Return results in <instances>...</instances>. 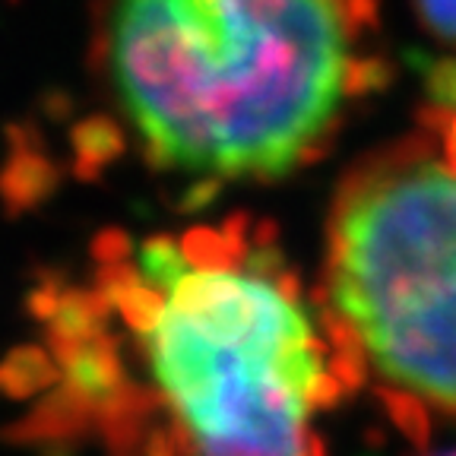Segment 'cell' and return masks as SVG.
<instances>
[{
    "instance_id": "6da1fadb",
    "label": "cell",
    "mask_w": 456,
    "mask_h": 456,
    "mask_svg": "<svg viewBox=\"0 0 456 456\" xmlns=\"http://www.w3.org/2000/svg\"><path fill=\"white\" fill-rule=\"evenodd\" d=\"M105 48L146 152L203 178L295 168L355 77L342 0H114Z\"/></svg>"
},
{
    "instance_id": "3957f363",
    "label": "cell",
    "mask_w": 456,
    "mask_h": 456,
    "mask_svg": "<svg viewBox=\"0 0 456 456\" xmlns=\"http://www.w3.org/2000/svg\"><path fill=\"white\" fill-rule=\"evenodd\" d=\"M336 317L384 384L456 412V168L399 152L358 171L330 219Z\"/></svg>"
},
{
    "instance_id": "8992f818",
    "label": "cell",
    "mask_w": 456,
    "mask_h": 456,
    "mask_svg": "<svg viewBox=\"0 0 456 456\" xmlns=\"http://www.w3.org/2000/svg\"><path fill=\"white\" fill-rule=\"evenodd\" d=\"M444 456H456V450H453V453H444Z\"/></svg>"
},
{
    "instance_id": "7a4b0ae2",
    "label": "cell",
    "mask_w": 456,
    "mask_h": 456,
    "mask_svg": "<svg viewBox=\"0 0 456 456\" xmlns=\"http://www.w3.org/2000/svg\"><path fill=\"white\" fill-rule=\"evenodd\" d=\"M140 339L191 456H323L330 349L270 273L152 241L136 273Z\"/></svg>"
},
{
    "instance_id": "5b68a950",
    "label": "cell",
    "mask_w": 456,
    "mask_h": 456,
    "mask_svg": "<svg viewBox=\"0 0 456 456\" xmlns=\"http://www.w3.org/2000/svg\"><path fill=\"white\" fill-rule=\"evenodd\" d=\"M415 10L437 38L456 45V0H415Z\"/></svg>"
},
{
    "instance_id": "277c9868",
    "label": "cell",
    "mask_w": 456,
    "mask_h": 456,
    "mask_svg": "<svg viewBox=\"0 0 456 456\" xmlns=\"http://www.w3.org/2000/svg\"><path fill=\"white\" fill-rule=\"evenodd\" d=\"M437 111H441V140L444 159L456 168V73L437 77Z\"/></svg>"
}]
</instances>
